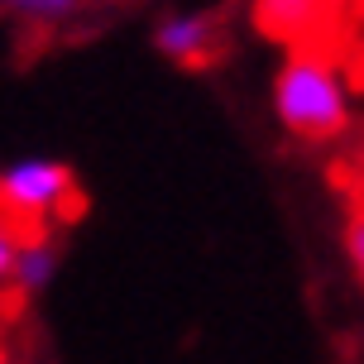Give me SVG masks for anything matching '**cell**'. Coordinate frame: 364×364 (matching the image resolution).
<instances>
[{
  "label": "cell",
  "instance_id": "cell-5",
  "mask_svg": "<svg viewBox=\"0 0 364 364\" xmlns=\"http://www.w3.org/2000/svg\"><path fill=\"white\" fill-rule=\"evenodd\" d=\"M58 245L48 235H24L15 250V269H10V288L19 292V297H38V292L53 288L58 278Z\"/></svg>",
  "mask_w": 364,
  "mask_h": 364
},
{
  "label": "cell",
  "instance_id": "cell-2",
  "mask_svg": "<svg viewBox=\"0 0 364 364\" xmlns=\"http://www.w3.org/2000/svg\"><path fill=\"white\" fill-rule=\"evenodd\" d=\"M82 201V187H77V173L53 154H29V159H15V164L0 168V216H10L19 225H43V220H58L77 211Z\"/></svg>",
  "mask_w": 364,
  "mask_h": 364
},
{
  "label": "cell",
  "instance_id": "cell-7",
  "mask_svg": "<svg viewBox=\"0 0 364 364\" xmlns=\"http://www.w3.org/2000/svg\"><path fill=\"white\" fill-rule=\"evenodd\" d=\"M341 250H346V264H350V273H355V283H360V292H364V201L346 211Z\"/></svg>",
  "mask_w": 364,
  "mask_h": 364
},
{
  "label": "cell",
  "instance_id": "cell-8",
  "mask_svg": "<svg viewBox=\"0 0 364 364\" xmlns=\"http://www.w3.org/2000/svg\"><path fill=\"white\" fill-rule=\"evenodd\" d=\"M19 230H15V220L10 216H0V288L10 283V269H15V250H19Z\"/></svg>",
  "mask_w": 364,
  "mask_h": 364
},
{
  "label": "cell",
  "instance_id": "cell-1",
  "mask_svg": "<svg viewBox=\"0 0 364 364\" xmlns=\"http://www.w3.org/2000/svg\"><path fill=\"white\" fill-rule=\"evenodd\" d=\"M273 120L297 144L326 149L355 129V87L321 43H288L269 87Z\"/></svg>",
  "mask_w": 364,
  "mask_h": 364
},
{
  "label": "cell",
  "instance_id": "cell-6",
  "mask_svg": "<svg viewBox=\"0 0 364 364\" xmlns=\"http://www.w3.org/2000/svg\"><path fill=\"white\" fill-rule=\"evenodd\" d=\"M87 5L91 0H0V15L29 24V29H63L87 15Z\"/></svg>",
  "mask_w": 364,
  "mask_h": 364
},
{
  "label": "cell",
  "instance_id": "cell-3",
  "mask_svg": "<svg viewBox=\"0 0 364 364\" xmlns=\"http://www.w3.org/2000/svg\"><path fill=\"white\" fill-rule=\"evenodd\" d=\"M149 43L173 68H206V63L220 58L225 24L211 10H164L149 29Z\"/></svg>",
  "mask_w": 364,
  "mask_h": 364
},
{
  "label": "cell",
  "instance_id": "cell-4",
  "mask_svg": "<svg viewBox=\"0 0 364 364\" xmlns=\"http://www.w3.org/2000/svg\"><path fill=\"white\" fill-rule=\"evenodd\" d=\"M250 10L269 38L311 43V34H321V24L331 15V0H250Z\"/></svg>",
  "mask_w": 364,
  "mask_h": 364
}]
</instances>
